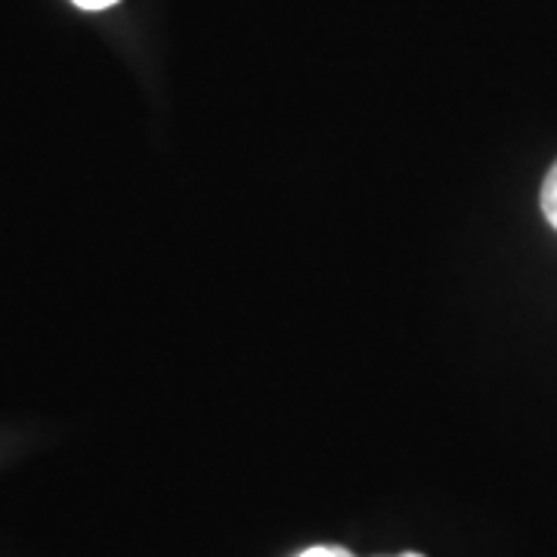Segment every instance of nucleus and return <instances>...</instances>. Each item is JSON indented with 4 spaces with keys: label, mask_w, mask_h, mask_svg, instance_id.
Here are the masks:
<instances>
[{
    "label": "nucleus",
    "mask_w": 557,
    "mask_h": 557,
    "mask_svg": "<svg viewBox=\"0 0 557 557\" xmlns=\"http://www.w3.org/2000/svg\"><path fill=\"white\" fill-rule=\"evenodd\" d=\"M542 214L557 230V161L552 164L545 183H542Z\"/></svg>",
    "instance_id": "f257e3e1"
},
{
    "label": "nucleus",
    "mask_w": 557,
    "mask_h": 557,
    "mask_svg": "<svg viewBox=\"0 0 557 557\" xmlns=\"http://www.w3.org/2000/svg\"><path fill=\"white\" fill-rule=\"evenodd\" d=\"M298 557H354L347 548H335V545H319V548H307V552H300Z\"/></svg>",
    "instance_id": "f03ea898"
},
{
    "label": "nucleus",
    "mask_w": 557,
    "mask_h": 557,
    "mask_svg": "<svg viewBox=\"0 0 557 557\" xmlns=\"http://www.w3.org/2000/svg\"><path fill=\"white\" fill-rule=\"evenodd\" d=\"M75 7L81 10H90V13H97V10H109V7H115L119 0H72Z\"/></svg>",
    "instance_id": "7ed1b4c3"
},
{
    "label": "nucleus",
    "mask_w": 557,
    "mask_h": 557,
    "mask_svg": "<svg viewBox=\"0 0 557 557\" xmlns=\"http://www.w3.org/2000/svg\"><path fill=\"white\" fill-rule=\"evenodd\" d=\"M399 557H424V555H416V552H409V555H399Z\"/></svg>",
    "instance_id": "20e7f679"
}]
</instances>
